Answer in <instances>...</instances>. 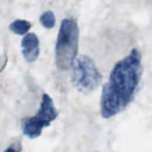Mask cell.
<instances>
[{
    "label": "cell",
    "instance_id": "cell-1",
    "mask_svg": "<svg viewBox=\"0 0 152 152\" xmlns=\"http://www.w3.org/2000/svg\"><path fill=\"white\" fill-rule=\"evenodd\" d=\"M142 54L134 48L112 69L101 98V112L110 118L123 111L133 101L142 75Z\"/></svg>",
    "mask_w": 152,
    "mask_h": 152
},
{
    "label": "cell",
    "instance_id": "cell-8",
    "mask_svg": "<svg viewBox=\"0 0 152 152\" xmlns=\"http://www.w3.org/2000/svg\"><path fill=\"white\" fill-rule=\"evenodd\" d=\"M21 151V144L20 142H14L10 147H8L4 152H20Z\"/></svg>",
    "mask_w": 152,
    "mask_h": 152
},
{
    "label": "cell",
    "instance_id": "cell-5",
    "mask_svg": "<svg viewBox=\"0 0 152 152\" xmlns=\"http://www.w3.org/2000/svg\"><path fill=\"white\" fill-rule=\"evenodd\" d=\"M21 53L24 60L32 63L36 61L39 56V39L35 33H28L21 40Z\"/></svg>",
    "mask_w": 152,
    "mask_h": 152
},
{
    "label": "cell",
    "instance_id": "cell-3",
    "mask_svg": "<svg viewBox=\"0 0 152 152\" xmlns=\"http://www.w3.org/2000/svg\"><path fill=\"white\" fill-rule=\"evenodd\" d=\"M71 81L74 86L84 94L94 91L102 81L94 61L86 55H78L71 66Z\"/></svg>",
    "mask_w": 152,
    "mask_h": 152
},
{
    "label": "cell",
    "instance_id": "cell-6",
    "mask_svg": "<svg viewBox=\"0 0 152 152\" xmlns=\"http://www.w3.org/2000/svg\"><path fill=\"white\" fill-rule=\"evenodd\" d=\"M31 28V23L28 20H13L10 25H9V28L10 30L19 36H25L28 34V30Z\"/></svg>",
    "mask_w": 152,
    "mask_h": 152
},
{
    "label": "cell",
    "instance_id": "cell-7",
    "mask_svg": "<svg viewBox=\"0 0 152 152\" xmlns=\"http://www.w3.org/2000/svg\"><path fill=\"white\" fill-rule=\"evenodd\" d=\"M39 21L45 28H53L55 25V15L52 11H45L39 18Z\"/></svg>",
    "mask_w": 152,
    "mask_h": 152
},
{
    "label": "cell",
    "instance_id": "cell-2",
    "mask_svg": "<svg viewBox=\"0 0 152 152\" xmlns=\"http://www.w3.org/2000/svg\"><path fill=\"white\" fill-rule=\"evenodd\" d=\"M79 29L77 21L66 18L61 21L55 45V64L61 70L71 68L77 56Z\"/></svg>",
    "mask_w": 152,
    "mask_h": 152
},
{
    "label": "cell",
    "instance_id": "cell-4",
    "mask_svg": "<svg viewBox=\"0 0 152 152\" xmlns=\"http://www.w3.org/2000/svg\"><path fill=\"white\" fill-rule=\"evenodd\" d=\"M57 116L58 112L52 98L45 94L42 96L41 104L37 113L31 118H27L22 120V132L30 139L37 138L41 135L43 129L49 126L51 123L56 119Z\"/></svg>",
    "mask_w": 152,
    "mask_h": 152
}]
</instances>
